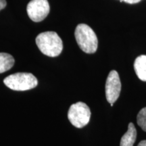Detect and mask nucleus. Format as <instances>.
<instances>
[{"label":"nucleus","mask_w":146,"mask_h":146,"mask_svg":"<svg viewBox=\"0 0 146 146\" xmlns=\"http://www.w3.org/2000/svg\"><path fill=\"white\" fill-rule=\"evenodd\" d=\"M36 44L39 50L50 57H56L62 52L63 43L56 32L41 33L36 37Z\"/></svg>","instance_id":"f257e3e1"},{"label":"nucleus","mask_w":146,"mask_h":146,"mask_svg":"<svg viewBox=\"0 0 146 146\" xmlns=\"http://www.w3.org/2000/svg\"><path fill=\"white\" fill-rule=\"evenodd\" d=\"M78 46L87 54H94L98 46V40L92 29L85 24H80L74 32Z\"/></svg>","instance_id":"f03ea898"},{"label":"nucleus","mask_w":146,"mask_h":146,"mask_svg":"<svg viewBox=\"0 0 146 146\" xmlns=\"http://www.w3.org/2000/svg\"><path fill=\"white\" fill-rule=\"evenodd\" d=\"M3 83L14 91H27L33 89L38 84L36 78L31 73L18 72L7 76Z\"/></svg>","instance_id":"7ed1b4c3"},{"label":"nucleus","mask_w":146,"mask_h":146,"mask_svg":"<svg viewBox=\"0 0 146 146\" xmlns=\"http://www.w3.org/2000/svg\"><path fill=\"white\" fill-rule=\"evenodd\" d=\"M69 121L76 128H83L89 123L91 118V110L88 106L79 102L70 107L68 112Z\"/></svg>","instance_id":"20e7f679"},{"label":"nucleus","mask_w":146,"mask_h":146,"mask_svg":"<svg viewBox=\"0 0 146 146\" xmlns=\"http://www.w3.org/2000/svg\"><path fill=\"white\" fill-rule=\"evenodd\" d=\"M106 97L111 106L119 98L121 91V83L119 75L116 70H112L108 76L106 82Z\"/></svg>","instance_id":"39448f33"},{"label":"nucleus","mask_w":146,"mask_h":146,"mask_svg":"<svg viewBox=\"0 0 146 146\" xmlns=\"http://www.w3.org/2000/svg\"><path fill=\"white\" fill-rule=\"evenodd\" d=\"M50 5L47 0H31L27 8V14L33 22H41L50 13Z\"/></svg>","instance_id":"423d86ee"},{"label":"nucleus","mask_w":146,"mask_h":146,"mask_svg":"<svg viewBox=\"0 0 146 146\" xmlns=\"http://www.w3.org/2000/svg\"><path fill=\"white\" fill-rule=\"evenodd\" d=\"M137 130L134 124L130 123L128 126V130L123 135L120 140V146H133L136 141Z\"/></svg>","instance_id":"0eeeda50"},{"label":"nucleus","mask_w":146,"mask_h":146,"mask_svg":"<svg viewBox=\"0 0 146 146\" xmlns=\"http://www.w3.org/2000/svg\"><path fill=\"white\" fill-rule=\"evenodd\" d=\"M134 69L138 78L142 81H146V56L141 55L135 60Z\"/></svg>","instance_id":"6e6552de"},{"label":"nucleus","mask_w":146,"mask_h":146,"mask_svg":"<svg viewBox=\"0 0 146 146\" xmlns=\"http://www.w3.org/2000/svg\"><path fill=\"white\" fill-rule=\"evenodd\" d=\"M14 58L7 53H0V73L6 72L14 64Z\"/></svg>","instance_id":"1a4fd4ad"},{"label":"nucleus","mask_w":146,"mask_h":146,"mask_svg":"<svg viewBox=\"0 0 146 146\" xmlns=\"http://www.w3.org/2000/svg\"><path fill=\"white\" fill-rule=\"evenodd\" d=\"M137 123L142 130L146 132V107L142 108L138 113L137 116Z\"/></svg>","instance_id":"9d476101"},{"label":"nucleus","mask_w":146,"mask_h":146,"mask_svg":"<svg viewBox=\"0 0 146 146\" xmlns=\"http://www.w3.org/2000/svg\"><path fill=\"white\" fill-rule=\"evenodd\" d=\"M120 1H124V2L130 3V4H135V3H137L141 1V0H120Z\"/></svg>","instance_id":"9b49d317"},{"label":"nucleus","mask_w":146,"mask_h":146,"mask_svg":"<svg viewBox=\"0 0 146 146\" xmlns=\"http://www.w3.org/2000/svg\"><path fill=\"white\" fill-rule=\"evenodd\" d=\"M6 1L5 0H0V10H3L6 6Z\"/></svg>","instance_id":"f8f14e48"},{"label":"nucleus","mask_w":146,"mask_h":146,"mask_svg":"<svg viewBox=\"0 0 146 146\" xmlns=\"http://www.w3.org/2000/svg\"><path fill=\"white\" fill-rule=\"evenodd\" d=\"M137 146H146V140H143L138 144Z\"/></svg>","instance_id":"ddd939ff"}]
</instances>
